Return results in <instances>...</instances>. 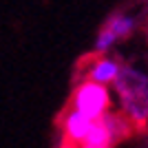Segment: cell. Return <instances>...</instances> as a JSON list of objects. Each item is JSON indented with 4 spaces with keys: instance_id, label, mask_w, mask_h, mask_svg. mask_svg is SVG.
<instances>
[{
    "instance_id": "obj_1",
    "label": "cell",
    "mask_w": 148,
    "mask_h": 148,
    "mask_svg": "<svg viewBox=\"0 0 148 148\" xmlns=\"http://www.w3.org/2000/svg\"><path fill=\"white\" fill-rule=\"evenodd\" d=\"M106 108H108V93L104 84L91 80L75 91V111L84 113L86 117L97 119L99 115H104Z\"/></svg>"
},
{
    "instance_id": "obj_2",
    "label": "cell",
    "mask_w": 148,
    "mask_h": 148,
    "mask_svg": "<svg viewBox=\"0 0 148 148\" xmlns=\"http://www.w3.org/2000/svg\"><path fill=\"white\" fill-rule=\"evenodd\" d=\"M133 29H135V22H133L130 18H126V16H113V18L106 22V27L102 29L99 38H97V49L99 51L108 49L117 38L128 36Z\"/></svg>"
},
{
    "instance_id": "obj_3",
    "label": "cell",
    "mask_w": 148,
    "mask_h": 148,
    "mask_svg": "<svg viewBox=\"0 0 148 148\" xmlns=\"http://www.w3.org/2000/svg\"><path fill=\"white\" fill-rule=\"evenodd\" d=\"M82 144L86 148H106V146L113 144V133L108 130V126L97 117L91 124V128H88V133L84 135Z\"/></svg>"
},
{
    "instance_id": "obj_4",
    "label": "cell",
    "mask_w": 148,
    "mask_h": 148,
    "mask_svg": "<svg viewBox=\"0 0 148 148\" xmlns=\"http://www.w3.org/2000/svg\"><path fill=\"white\" fill-rule=\"evenodd\" d=\"M93 122H95V119L86 117L84 113L73 111V113L66 117V124H64L66 135L71 137V139H75V142H82V139H84V135L88 133V128H91V124H93Z\"/></svg>"
},
{
    "instance_id": "obj_5",
    "label": "cell",
    "mask_w": 148,
    "mask_h": 148,
    "mask_svg": "<svg viewBox=\"0 0 148 148\" xmlns=\"http://www.w3.org/2000/svg\"><path fill=\"white\" fill-rule=\"evenodd\" d=\"M117 73H119V66L111 60H102L97 62L91 71V80L93 82H99V84H108V82L117 80Z\"/></svg>"
}]
</instances>
